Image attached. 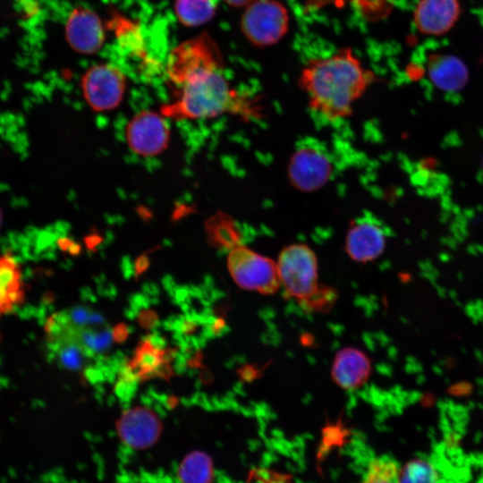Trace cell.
I'll return each mask as SVG.
<instances>
[{
  "mask_svg": "<svg viewBox=\"0 0 483 483\" xmlns=\"http://www.w3.org/2000/svg\"><path fill=\"white\" fill-rule=\"evenodd\" d=\"M227 268L234 283L244 290L272 294L281 286L276 262L246 246L236 245L230 250Z\"/></svg>",
  "mask_w": 483,
  "mask_h": 483,
  "instance_id": "5b68a950",
  "label": "cell"
},
{
  "mask_svg": "<svg viewBox=\"0 0 483 483\" xmlns=\"http://www.w3.org/2000/svg\"><path fill=\"white\" fill-rule=\"evenodd\" d=\"M25 300V284L20 264L9 253L0 256V316Z\"/></svg>",
  "mask_w": 483,
  "mask_h": 483,
  "instance_id": "2e32d148",
  "label": "cell"
},
{
  "mask_svg": "<svg viewBox=\"0 0 483 483\" xmlns=\"http://www.w3.org/2000/svg\"><path fill=\"white\" fill-rule=\"evenodd\" d=\"M371 365L361 351L347 347L340 350L333 361L332 378L342 388L352 390L361 386L370 374Z\"/></svg>",
  "mask_w": 483,
  "mask_h": 483,
  "instance_id": "4fadbf2b",
  "label": "cell"
},
{
  "mask_svg": "<svg viewBox=\"0 0 483 483\" xmlns=\"http://www.w3.org/2000/svg\"><path fill=\"white\" fill-rule=\"evenodd\" d=\"M168 78L177 87L174 102L163 108L168 117L212 118L225 113L253 114L252 106L230 85L218 49L208 36L178 46L168 57Z\"/></svg>",
  "mask_w": 483,
  "mask_h": 483,
  "instance_id": "6da1fadb",
  "label": "cell"
},
{
  "mask_svg": "<svg viewBox=\"0 0 483 483\" xmlns=\"http://www.w3.org/2000/svg\"><path fill=\"white\" fill-rule=\"evenodd\" d=\"M65 34L70 46L77 52L93 54L104 43V27L98 16L85 8H77L69 15Z\"/></svg>",
  "mask_w": 483,
  "mask_h": 483,
  "instance_id": "30bf717a",
  "label": "cell"
},
{
  "mask_svg": "<svg viewBox=\"0 0 483 483\" xmlns=\"http://www.w3.org/2000/svg\"><path fill=\"white\" fill-rule=\"evenodd\" d=\"M169 130L164 118L154 112L136 114L126 128V140L131 148L141 156H155L167 145Z\"/></svg>",
  "mask_w": 483,
  "mask_h": 483,
  "instance_id": "9c48e42d",
  "label": "cell"
},
{
  "mask_svg": "<svg viewBox=\"0 0 483 483\" xmlns=\"http://www.w3.org/2000/svg\"><path fill=\"white\" fill-rule=\"evenodd\" d=\"M289 15L277 0H255L246 6L241 28L252 44L259 47L278 42L286 33Z\"/></svg>",
  "mask_w": 483,
  "mask_h": 483,
  "instance_id": "8992f818",
  "label": "cell"
},
{
  "mask_svg": "<svg viewBox=\"0 0 483 483\" xmlns=\"http://www.w3.org/2000/svg\"><path fill=\"white\" fill-rule=\"evenodd\" d=\"M399 480L400 483H437V473L428 462L414 459L400 469Z\"/></svg>",
  "mask_w": 483,
  "mask_h": 483,
  "instance_id": "d6986e66",
  "label": "cell"
},
{
  "mask_svg": "<svg viewBox=\"0 0 483 483\" xmlns=\"http://www.w3.org/2000/svg\"><path fill=\"white\" fill-rule=\"evenodd\" d=\"M216 8V0H176L174 5L180 21L191 27L202 25L211 20Z\"/></svg>",
  "mask_w": 483,
  "mask_h": 483,
  "instance_id": "e0dca14e",
  "label": "cell"
},
{
  "mask_svg": "<svg viewBox=\"0 0 483 483\" xmlns=\"http://www.w3.org/2000/svg\"><path fill=\"white\" fill-rule=\"evenodd\" d=\"M157 319V315L150 310L143 311L139 318L140 324L144 327L153 326Z\"/></svg>",
  "mask_w": 483,
  "mask_h": 483,
  "instance_id": "44dd1931",
  "label": "cell"
},
{
  "mask_svg": "<svg viewBox=\"0 0 483 483\" xmlns=\"http://www.w3.org/2000/svg\"><path fill=\"white\" fill-rule=\"evenodd\" d=\"M400 469L391 458H376L370 462L362 483H400Z\"/></svg>",
  "mask_w": 483,
  "mask_h": 483,
  "instance_id": "ac0fdd59",
  "label": "cell"
},
{
  "mask_svg": "<svg viewBox=\"0 0 483 483\" xmlns=\"http://www.w3.org/2000/svg\"><path fill=\"white\" fill-rule=\"evenodd\" d=\"M227 4L233 5V6H244L249 5L255 0H225Z\"/></svg>",
  "mask_w": 483,
  "mask_h": 483,
  "instance_id": "603a6c76",
  "label": "cell"
},
{
  "mask_svg": "<svg viewBox=\"0 0 483 483\" xmlns=\"http://www.w3.org/2000/svg\"><path fill=\"white\" fill-rule=\"evenodd\" d=\"M375 80L349 48L310 60L301 70L299 85L309 108L327 122L350 116L357 100Z\"/></svg>",
  "mask_w": 483,
  "mask_h": 483,
  "instance_id": "7a4b0ae2",
  "label": "cell"
},
{
  "mask_svg": "<svg viewBox=\"0 0 483 483\" xmlns=\"http://www.w3.org/2000/svg\"><path fill=\"white\" fill-rule=\"evenodd\" d=\"M113 339L116 343H123L128 336V329L124 324H119L114 327L112 332Z\"/></svg>",
  "mask_w": 483,
  "mask_h": 483,
  "instance_id": "7402d4cb",
  "label": "cell"
},
{
  "mask_svg": "<svg viewBox=\"0 0 483 483\" xmlns=\"http://www.w3.org/2000/svg\"><path fill=\"white\" fill-rule=\"evenodd\" d=\"M333 157L325 144L313 138L299 142L287 167L290 183L302 192L322 188L332 177Z\"/></svg>",
  "mask_w": 483,
  "mask_h": 483,
  "instance_id": "277c9868",
  "label": "cell"
},
{
  "mask_svg": "<svg viewBox=\"0 0 483 483\" xmlns=\"http://www.w3.org/2000/svg\"><path fill=\"white\" fill-rule=\"evenodd\" d=\"M386 243V228L375 216L367 213L351 222L345 237V250L352 260L366 263L377 258Z\"/></svg>",
  "mask_w": 483,
  "mask_h": 483,
  "instance_id": "ba28073f",
  "label": "cell"
},
{
  "mask_svg": "<svg viewBox=\"0 0 483 483\" xmlns=\"http://www.w3.org/2000/svg\"><path fill=\"white\" fill-rule=\"evenodd\" d=\"M81 88L85 99L93 109L111 110L123 97L125 78L118 68L111 64H97L84 73Z\"/></svg>",
  "mask_w": 483,
  "mask_h": 483,
  "instance_id": "52a82bcc",
  "label": "cell"
},
{
  "mask_svg": "<svg viewBox=\"0 0 483 483\" xmlns=\"http://www.w3.org/2000/svg\"><path fill=\"white\" fill-rule=\"evenodd\" d=\"M290 477L278 472H268L261 470L251 471L247 483H285Z\"/></svg>",
  "mask_w": 483,
  "mask_h": 483,
  "instance_id": "ffe728a7",
  "label": "cell"
},
{
  "mask_svg": "<svg viewBox=\"0 0 483 483\" xmlns=\"http://www.w3.org/2000/svg\"><path fill=\"white\" fill-rule=\"evenodd\" d=\"M281 285L292 298L309 301L318 292V259L315 252L303 243L284 247L276 261Z\"/></svg>",
  "mask_w": 483,
  "mask_h": 483,
  "instance_id": "3957f363",
  "label": "cell"
},
{
  "mask_svg": "<svg viewBox=\"0 0 483 483\" xmlns=\"http://www.w3.org/2000/svg\"><path fill=\"white\" fill-rule=\"evenodd\" d=\"M459 15V0H419L413 19L422 34L440 36L453 27Z\"/></svg>",
  "mask_w": 483,
  "mask_h": 483,
  "instance_id": "8fae6325",
  "label": "cell"
},
{
  "mask_svg": "<svg viewBox=\"0 0 483 483\" xmlns=\"http://www.w3.org/2000/svg\"><path fill=\"white\" fill-rule=\"evenodd\" d=\"M0 224H1V212H0Z\"/></svg>",
  "mask_w": 483,
  "mask_h": 483,
  "instance_id": "cb8c5ba5",
  "label": "cell"
},
{
  "mask_svg": "<svg viewBox=\"0 0 483 483\" xmlns=\"http://www.w3.org/2000/svg\"><path fill=\"white\" fill-rule=\"evenodd\" d=\"M169 352L157 347L149 339L142 341L126 366V379H148L154 377L168 375L165 367L170 361Z\"/></svg>",
  "mask_w": 483,
  "mask_h": 483,
  "instance_id": "5bb4252c",
  "label": "cell"
},
{
  "mask_svg": "<svg viewBox=\"0 0 483 483\" xmlns=\"http://www.w3.org/2000/svg\"><path fill=\"white\" fill-rule=\"evenodd\" d=\"M428 74L434 86L446 92L461 90L469 80V71L465 64L450 54H436L430 56Z\"/></svg>",
  "mask_w": 483,
  "mask_h": 483,
  "instance_id": "9a60e30c",
  "label": "cell"
},
{
  "mask_svg": "<svg viewBox=\"0 0 483 483\" xmlns=\"http://www.w3.org/2000/svg\"><path fill=\"white\" fill-rule=\"evenodd\" d=\"M161 430L160 421L148 408L137 407L127 411L118 421L121 437L135 447H145L154 443Z\"/></svg>",
  "mask_w": 483,
  "mask_h": 483,
  "instance_id": "7c38bea8",
  "label": "cell"
}]
</instances>
